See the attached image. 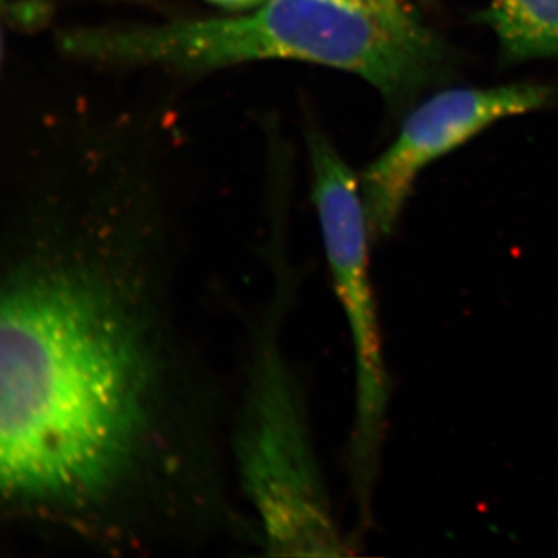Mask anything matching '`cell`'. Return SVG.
<instances>
[{
  "label": "cell",
  "mask_w": 558,
  "mask_h": 558,
  "mask_svg": "<svg viewBox=\"0 0 558 558\" xmlns=\"http://www.w3.org/2000/svg\"><path fill=\"white\" fill-rule=\"evenodd\" d=\"M161 161L80 140L0 245V515L113 557L256 539Z\"/></svg>",
  "instance_id": "cell-1"
},
{
  "label": "cell",
  "mask_w": 558,
  "mask_h": 558,
  "mask_svg": "<svg viewBox=\"0 0 558 558\" xmlns=\"http://www.w3.org/2000/svg\"><path fill=\"white\" fill-rule=\"evenodd\" d=\"M73 57L121 68L205 73L242 62H314L354 73L400 105L444 75L447 51L413 13L337 0H266L252 13L62 33Z\"/></svg>",
  "instance_id": "cell-2"
},
{
  "label": "cell",
  "mask_w": 558,
  "mask_h": 558,
  "mask_svg": "<svg viewBox=\"0 0 558 558\" xmlns=\"http://www.w3.org/2000/svg\"><path fill=\"white\" fill-rule=\"evenodd\" d=\"M337 2L349 3V5L362 7L380 13L405 14L410 13L403 0H337Z\"/></svg>",
  "instance_id": "cell-7"
},
{
  "label": "cell",
  "mask_w": 558,
  "mask_h": 558,
  "mask_svg": "<svg viewBox=\"0 0 558 558\" xmlns=\"http://www.w3.org/2000/svg\"><path fill=\"white\" fill-rule=\"evenodd\" d=\"M270 299L250 328L230 458L259 549L271 557H344V534L323 470L310 399L290 359L286 325L296 274L275 256Z\"/></svg>",
  "instance_id": "cell-3"
},
{
  "label": "cell",
  "mask_w": 558,
  "mask_h": 558,
  "mask_svg": "<svg viewBox=\"0 0 558 558\" xmlns=\"http://www.w3.org/2000/svg\"><path fill=\"white\" fill-rule=\"evenodd\" d=\"M207 2L213 3V5H218L220 9L244 11L256 9V7H259L260 3L266 2V0H207Z\"/></svg>",
  "instance_id": "cell-8"
},
{
  "label": "cell",
  "mask_w": 558,
  "mask_h": 558,
  "mask_svg": "<svg viewBox=\"0 0 558 558\" xmlns=\"http://www.w3.org/2000/svg\"><path fill=\"white\" fill-rule=\"evenodd\" d=\"M484 20L506 60L558 58V0H492Z\"/></svg>",
  "instance_id": "cell-6"
},
{
  "label": "cell",
  "mask_w": 558,
  "mask_h": 558,
  "mask_svg": "<svg viewBox=\"0 0 558 558\" xmlns=\"http://www.w3.org/2000/svg\"><path fill=\"white\" fill-rule=\"evenodd\" d=\"M9 0H0V64H2L3 57V11H5Z\"/></svg>",
  "instance_id": "cell-9"
},
{
  "label": "cell",
  "mask_w": 558,
  "mask_h": 558,
  "mask_svg": "<svg viewBox=\"0 0 558 558\" xmlns=\"http://www.w3.org/2000/svg\"><path fill=\"white\" fill-rule=\"evenodd\" d=\"M312 201L330 279L354 351L355 409L349 435V478L359 526H369L374 488L387 433L389 377L371 277V231L357 175L325 132L307 124Z\"/></svg>",
  "instance_id": "cell-4"
},
{
  "label": "cell",
  "mask_w": 558,
  "mask_h": 558,
  "mask_svg": "<svg viewBox=\"0 0 558 558\" xmlns=\"http://www.w3.org/2000/svg\"><path fill=\"white\" fill-rule=\"evenodd\" d=\"M132 2H146V0H132Z\"/></svg>",
  "instance_id": "cell-10"
},
{
  "label": "cell",
  "mask_w": 558,
  "mask_h": 558,
  "mask_svg": "<svg viewBox=\"0 0 558 558\" xmlns=\"http://www.w3.org/2000/svg\"><path fill=\"white\" fill-rule=\"evenodd\" d=\"M548 87L534 84L444 90L410 113L398 138L360 179L371 238L389 236L418 172L490 124L542 109Z\"/></svg>",
  "instance_id": "cell-5"
}]
</instances>
